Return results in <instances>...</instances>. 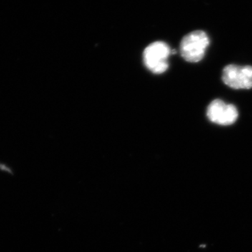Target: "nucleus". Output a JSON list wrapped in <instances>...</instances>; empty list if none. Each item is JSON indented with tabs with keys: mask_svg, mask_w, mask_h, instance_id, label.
Segmentation results:
<instances>
[{
	"mask_svg": "<svg viewBox=\"0 0 252 252\" xmlns=\"http://www.w3.org/2000/svg\"><path fill=\"white\" fill-rule=\"evenodd\" d=\"M210 39L204 31H195L184 36L180 44L182 58L189 63H198L205 56Z\"/></svg>",
	"mask_w": 252,
	"mask_h": 252,
	"instance_id": "nucleus-1",
	"label": "nucleus"
},
{
	"mask_svg": "<svg viewBox=\"0 0 252 252\" xmlns=\"http://www.w3.org/2000/svg\"><path fill=\"white\" fill-rule=\"evenodd\" d=\"M170 47L163 41H156L147 46L143 54L146 67L154 74H162L169 67Z\"/></svg>",
	"mask_w": 252,
	"mask_h": 252,
	"instance_id": "nucleus-2",
	"label": "nucleus"
},
{
	"mask_svg": "<svg viewBox=\"0 0 252 252\" xmlns=\"http://www.w3.org/2000/svg\"><path fill=\"white\" fill-rule=\"evenodd\" d=\"M222 79L231 89H252V67L228 64L223 69Z\"/></svg>",
	"mask_w": 252,
	"mask_h": 252,
	"instance_id": "nucleus-3",
	"label": "nucleus"
},
{
	"mask_svg": "<svg viewBox=\"0 0 252 252\" xmlns=\"http://www.w3.org/2000/svg\"><path fill=\"white\" fill-rule=\"evenodd\" d=\"M209 120L220 126H230L234 124L238 118V111L233 104H226L217 99L209 104L207 109Z\"/></svg>",
	"mask_w": 252,
	"mask_h": 252,
	"instance_id": "nucleus-4",
	"label": "nucleus"
}]
</instances>
